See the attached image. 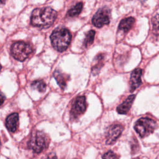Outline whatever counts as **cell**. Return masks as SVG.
<instances>
[{
    "mask_svg": "<svg viewBox=\"0 0 159 159\" xmlns=\"http://www.w3.org/2000/svg\"><path fill=\"white\" fill-rule=\"evenodd\" d=\"M19 124V116L17 113H12L9 115L6 120L7 129L11 132H15Z\"/></svg>",
    "mask_w": 159,
    "mask_h": 159,
    "instance_id": "cell-10",
    "label": "cell"
},
{
    "mask_svg": "<svg viewBox=\"0 0 159 159\" xmlns=\"http://www.w3.org/2000/svg\"><path fill=\"white\" fill-rule=\"evenodd\" d=\"M153 29L155 30H159V14L155 16L152 20Z\"/></svg>",
    "mask_w": 159,
    "mask_h": 159,
    "instance_id": "cell-19",
    "label": "cell"
},
{
    "mask_svg": "<svg viewBox=\"0 0 159 159\" xmlns=\"http://www.w3.org/2000/svg\"><path fill=\"white\" fill-rule=\"evenodd\" d=\"M103 60H104V55L103 54H99L96 56L94 61V64L91 68V71L93 75H97L101 68L103 65Z\"/></svg>",
    "mask_w": 159,
    "mask_h": 159,
    "instance_id": "cell-14",
    "label": "cell"
},
{
    "mask_svg": "<svg viewBox=\"0 0 159 159\" xmlns=\"http://www.w3.org/2000/svg\"><path fill=\"white\" fill-rule=\"evenodd\" d=\"M32 87L39 92H44L46 89V84L42 80H36L32 83Z\"/></svg>",
    "mask_w": 159,
    "mask_h": 159,
    "instance_id": "cell-17",
    "label": "cell"
},
{
    "mask_svg": "<svg viewBox=\"0 0 159 159\" xmlns=\"http://www.w3.org/2000/svg\"><path fill=\"white\" fill-rule=\"evenodd\" d=\"M135 95L132 94L129 96L122 104H120L117 107V111L119 114H126L129 110L130 109L134 99H135Z\"/></svg>",
    "mask_w": 159,
    "mask_h": 159,
    "instance_id": "cell-11",
    "label": "cell"
},
{
    "mask_svg": "<svg viewBox=\"0 0 159 159\" xmlns=\"http://www.w3.org/2000/svg\"><path fill=\"white\" fill-rule=\"evenodd\" d=\"M6 2V0H0V4H2Z\"/></svg>",
    "mask_w": 159,
    "mask_h": 159,
    "instance_id": "cell-22",
    "label": "cell"
},
{
    "mask_svg": "<svg viewBox=\"0 0 159 159\" xmlns=\"http://www.w3.org/2000/svg\"><path fill=\"white\" fill-rule=\"evenodd\" d=\"M87 107L86 98L84 96L77 97L73 104L70 111V116L72 119H76L80 117L85 111Z\"/></svg>",
    "mask_w": 159,
    "mask_h": 159,
    "instance_id": "cell-7",
    "label": "cell"
},
{
    "mask_svg": "<svg viewBox=\"0 0 159 159\" xmlns=\"http://www.w3.org/2000/svg\"><path fill=\"white\" fill-rule=\"evenodd\" d=\"M4 99H5V97H4V94L0 91V106L2 104V103L4 101Z\"/></svg>",
    "mask_w": 159,
    "mask_h": 159,
    "instance_id": "cell-20",
    "label": "cell"
},
{
    "mask_svg": "<svg viewBox=\"0 0 159 159\" xmlns=\"http://www.w3.org/2000/svg\"><path fill=\"white\" fill-rule=\"evenodd\" d=\"M142 74V70L140 68H136L132 72L130 78V91L131 92L135 90L141 85Z\"/></svg>",
    "mask_w": 159,
    "mask_h": 159,
    "instance_id": "cell-9",
    "label": "cell"
},
{
    "mask_svg": "<svg viewBox=\"0 0 159 159\" xmlns=\"http://www.w3.org/2000/svg\"><path fill=\"white\" fill-rule=\"evenodd\" d=\"M48 140L45 135L42 132H35L32 135L29 145L34 152L40 153L43 151L48 145Z\"/></svg>",
    "mask_w": 159,
    "mask_h": 159,
    "instance_id": "cell-5",
    "label": "cell"
},
{
    "mask_svg": "<svg viewBox=\"0 0 159 159\" xmlns=\"http://www.w3.org/2000/svg\"><path fill=\"white\" fill-rule=\"evenodd\" d=\"M71 35L70 31L64 27L55 29L50 35L53 47L58 52L65 51L70 43Z\"/></svg>",
    "mask_w": 159,
    "mask_h": 159,
    "instance_id": "cell-2",
    "label": "cell"
},
{
    "mask_svg": "<svg viewBox=\"0 0 159 159\" xmlns=\"http://www.w3.org/2000/svg\"><path fill=\"white\" fill-rule=\"evenodd\" d=\"M134 23L135 19L134 17H129L127 18H125L120 21L119 25V30L126 33L129 31Z\"/></svg>",
    "mask_w": 159,
    "mask_h": 159,
    "instance_id": "cell-13",
    "label": "cell"
},
{
    "mask_svg": "<svg viewBox=\"0 0 159 159\" xmlns=\"http://www.w3.org/2000/svg\"><path fill=\"white\" fill-rule=\"evenodd\" d=\"M53 75L60 87L61 89H64L66 86V83L70 78V76L58 71H55Z\"/></svg>",
    "mask_w": 159,
    "mask_h": 159,
    "instance_id": "cell-12",
    "label": "cell"
},
{
    "mask_svg": "<svg viewBox=\"0 0 159 159\" xmlns=\"http://www.w3.org/2000/svg\"><path fill=\"white\" fill-rule=\"evenodd\" d=\"M134 159H139V158H134Z\"/></svg>",
    "mask_w": 159,
    "mask_h": 159,
    "instance_id": "cell-24",
    "label": "cell"
},
{
    "mask_svg": "<svg viewBox=\"0 0 159 159\" xmlns=\"http://www.w3.org/2000/svg\"><path fill=\"white\" fill-rule=\"evenodd\" d=\"M94 35H95V31L93 30H90L86 34L85 38L83 42V45L85 47H89L93 43V41L94 39Z\"/></svg>",
    "mask_w": 159,
    "mask_h": 159,
    "instance_id": "cell-16",
    "label": "cell"
},
{
    "mask_svg": "<svg viewBox=\"0 0 159 159\" xmlns=\"http://www.w3.org/2000/svg\"><path fill=\"white\" fill-rule=\"evenodd\" d=\"M83 6V4L82 2H80L77 3L74 7L71 8L67 12V15L69 17H75L78 16L82 10Z\"/></svg>",
    "mask_w": 159,
    "mask_h": 159,
    "instance_id": "cell-15",
    "label": "cell"
},
{
    "mask_svg": "<svg viewBox=\"0 0 159 159\" xmlns=\"http://www.w3.org/2000/svg\"><path fill=\"white\" fill-rule=\"evenodd\" d=\"M1 64H0V70H1Z\"/></svg>",
    "mask_w": 159,
    "mask_h": 159,
    "instance_id": "cell-23",
    "label": "cell"
},
{
    "mask_svg": "<svg viewBox=\"0 0 159 159\" xmlns=\"http://www.w3.org/2000/svg\"><path fill=\"white\" fill-rule=\"evenodd\" d=\"M57 17V12L50 7L34 9L31 16V24L34 26L46 29L50 27Z\"/></svg>",
    "mask_w": 159,
    "mask_h": 159,
    "instance_id": "cell-1",
    "label": "cell"
},
{
    "mask_svg": "<svg viewBox=\"0 0 159 159\" xmlns=\"http://www.w3.org/2000/svg\"><path fill=\"white\" fill-rule=\"evenodd\" d=\"M56 155L54 153H51L47 156V157L45 159H56Z\"/></svg>",
    "mask_w": 159,
    "mask_h": 159,
    "instance_id": "cell-21",
    "label": "cell"
},
{
    "mask_svg": "<svg viewBox=\"0 0 159 159\" xmlns=\"http://www.w3.org/2000/svg\"><path fill=\"white\" fill-rule=\"evenodd\" d=\"M123 127L120 124H114L111 125L106 134V143L112 144L119 138L123 131Z\"/></svg>",
    "mask_w": 159,
    "mask_h": 159,
    "instance_id": "cell-8",
    "label": "cell"
},
{
    "mask_svg": "<svg viewBox=\"0 0 159 159\" xmlns=\"http://www.w3.org/2000/svg\"><path fill=\"white\" fill-rule=\"evenodd\" d=\"M102 159H119V157L114 152L109 151L104 154Z\"/></svg>",
    "mask_w": 159,
    "mask_h": 159,
    "instance_id": "cell-18",
    "label": "cell"
},
{
    "mask_svg": "<svg viewBox=\"0 0 159 159\" xmlns=\"http://www.w3.org/2000/svg\"><path fill=\"white\" fill-rule=\"evenodd\" d=\"M110 22V11L107 7L99 9L94 15L92 19L93 25L98 28L104 25H107Z\"/></svg>",
    "mask_w": 159,
    "mask_h": 159,
    "instance_id": "cell-6",
    "label": "cell"
},
{
    "mask_svg": "<svg viewBox=\"0 0 159 159\" xmlns=\"http://www.w3.org/2000/svg\"><path fill=\"white\" fill-rule=\"evenodd\" d=\"M157 124L149 117L139 119L134 125V129L140 137H145L152 134L157 128Z\"/></svg>",
    "mask_w": 159,
    "mask_h": 159,
    "instance_id": "cell-3",
    "label": "cell"
},
{
    "mask_svg": "<svg viewBox=\"0 0 159 159\" xmlns=\"http://www.w3.org/2000/svg\"><path fill=\"white\" fill-rule=\"evenodd\" d=\"M32 47L24 42H17L12 45L11 54L13 57L20 61L25 60L32 52Z\"/></svg>",
    "mask_w": 159,
    "mask_h": 159,
    "instance_id": "cell-4",
    "label": "cell"
}]
</instances>
